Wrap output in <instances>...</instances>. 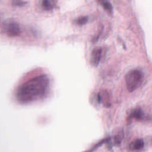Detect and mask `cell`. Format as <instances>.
<instances>
[{
  "label": "cell",
  "mask_w": 152,
  "mask_h": 152,
  "mask_svg": "<svg viewBox=\"0 0 152 152\" xmlns=\"http://www.w3.org/2000/svg\"><path fill=\"white\" fill-rule=\"evenodd\" d=\"M49 83V78L45 74L32 78L18 87L16 93L17 100L26 103L39 99L46 93Z\"/></svg>",
  "instance_id": "obj_1"
},
{
  "label": "cell",
  "mask_w": 152,
  "mask_h": 152,
  "mask_svg": "<svg viewBox=\"0 0 152 152\" xmlns=\"http://www.w3.org/2000/svg\"><path fill=\"white\" fill-rule=\"evenodd\" d=\"M125 80L128 90L132 92L141 86L144 80V74L141 70L134 69L126 73Z\"/></svg>",
  "instance_id": "obj_2"
},
{
  "label": "cell",
  "mask_w": 152,
  "mask_h": 152,
  "mask_svg": "<svg viewBox=\"0 0 152 152\" xmlns=\"http://www.w3.org/2000/svg\"><path fill=\"white\" fill-rule=\"evenodd\" d=\"M4 33L8 37H17L20 35L21 29L18 23L13 19L8 18L4 21L2 24Z\"/></svg>",
  "instance_id": "obj_3"
},
{
  "label": "cell",
  "mask_w": 152,
  "mask_h": 152,
  "mask_svg": "<svg viewBox=\"0 0 152 152\" xmlns=\"http://www.w3.org/2000/svg\"><path fill=\"white\" fill-rule=\"evenodd\" d=\"M102 56V49L100 47L94 48L91 53L90 64L92 66L96 67L99 65Z\"/></svg>",
  "instance_id": "obj_4"
},
{
  "label": "cell",
  "mask_w": 152,
  "mask_h": 152,
  "mask_svg": "<svg viewBox=\"0 0 152 152\" xmlns=\"http://www.w3.org/2000/svg\"><path fill=\"white\" fill-rule=\"evenodd\" d=\"M98 94L100 103H102L106 107H110L111 104V99L109 93L106 90H102Z\"/></svg>",
  "instance_id": "obj_5"
},
{
  "label": "cell",
  "mask_w": 152,
  "mask_h": 152,
  "mask_svg": "<svg viewBox=\"0 0 152 152\" xmlns=\"http://www.w3.org/2000/svg\"><path fill=\"white\" fill-rule=\"evenodd\" d=\"M144 113L143 110L140 108L137 107L134 109H133L129 113L128 120H131V119H135V120H141L144 118Z\"/></svg>",
  "instance_id": "obj_6"
},
{
  "label": "cell",
  "mask_w": 152,
  "mask_h": 152,
  "mask_svg": "<svg viewBox=\"0 0 152 152\" xmlns=\"http://www.w3.org/2000/svg\"><path fill=\"white\" fill-rule=\"evenodd\" d=\"M144 146V142L142 139H136L131 142V143L129 144L128 148L130 151H136L142 149Z\"/></svg>",
  "instance_id": "obj_7"
},
{
  "label": "cell",
  "mask_w": 152,
  "mask_h": 152,
  "mask_svg": "<svg viewBox=\"0 0 152 152\" xmlns=\"http://www.w3.org/2000/svg\"><path fill=\"white\" fill-rule=\"evenodd\" d=\"M42 8L45 11H52L57 7V0H41Z\"/></svg>",
  "instance_id": "obj_8"
},
{
  "label": "cell",
  "mask_w": 152,
  "mask_h": 152,
  "mask_svg": "<svg viewBox=\"0 0 152 152\" xmlns=\"http://www.w3.org/2000/svg\"><path fill=\"white\" fill-rule=\"evenodd\" d=\"M98 2L109 14H113V7L108 0H98Z\"/></svg>",
  "instance_id": "obj_9"
},
{
  "label": "cell",
  "mask_w": 152,
  "mask_h": 152,
  "mask_svg": "<svg viewBox=\"0 0 152 152\" xmlns=\"http://www.w3.org/2000/svg\"><path fill=\"white\" fill-rule=\"evenodd\" d=\"M88 20V17L87 16H80V17H78L74 21V22L77 25L83 26V25H84L85 24H86L87 23Z\"/></svg>",
  "instance_id": "obj_10"
},
{
  "label": "cell",
  "mask_w": 152,
  "mask_h": 152,
  "mask_svg": "<svg viewBox=\"0 0 152 152\" xmlns=\"http://www.w3.org/2000/svg\"><path fill=\"white\" fill-rule=\"evenodd\" d=\"M90 102L93 104L97 105V104L100 103L99 98V94L98 93H94L91 95L90 97Z\"/></svg>",
  "instance_id": "obj_11"
},
{
  "label": "cell",
  "mask_w": 152,
  "mask_h": 152,
  "mask_svg": "<svg viewBox=\"0 0 152 152\" xmlns=\"http://www.w3.org/2000/svg\"><path fill=\"white\" fill-rule=\"evenodd\" d=\"M27 3V1H24L23 0H11V4L13 7H23Z\"/></svg>",
  "instance_id": "obj_12"
},
{
  "label": "cell",
  "mask_w": 152,
  "mask_h": 152,
  "mask_svg": "<svg viewBox=\"0 0 152 152\" xmlns=\"http://www.w3.org/2000/svg\"><path fill=\"white\" fill-rule=\"evenodd\" d=\"M102 30H103V26H102V28L99 30V33H97V34H96V36H94V37L92 39V42H93V43H95V42H96L97 41V40L99 39V37H100V35L101 34V33H102Z\"/></svg>",
  "instance_id": "obj_13"
}]
</instances>
